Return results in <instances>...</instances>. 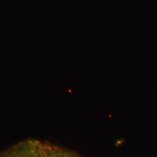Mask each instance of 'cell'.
<instances>
[{
	"instance_id": "1",
	"label": "cell",
	"mask_w": 157,
	"mask_h": 157,
	"mask_svg": "<svg viewBox=\"0 0 157 157\" xmlns=\"http://www.w3.org/2000/svg\"><path fill=\"white\" fill-rule=\"evenodd\" d=\"M50 147L37 141L17 145L0 154V157H50Z\"/></svg>"
},
{
	"instance_id": "2",
	"label": "cell",
	"mask_w": 157,
	"mask_h": 157,
	"mask_svg": "<svg viewBox=\"0 0 157 157\" xmlns=\"http://www.w3.org/2000/svg\"><path fill=\"white\" fill-rule=\"evenodd\" d=\"M50 157H74L71 155L68 154L67 153L63 151L60 150V149L56 148V147H50Z\"/></svg>"
}]
</instances>
